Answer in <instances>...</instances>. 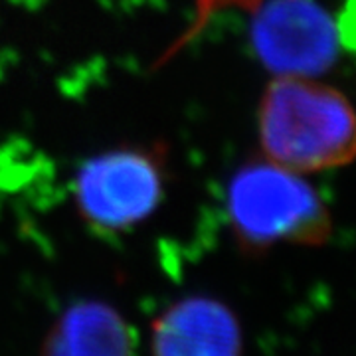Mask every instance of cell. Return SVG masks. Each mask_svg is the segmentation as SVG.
<instances>
[{
  "instance_id": "6da1fadb",
  "label": "cell",
  "mask_w": 356,
  "mask_h": 356,
  "mask_svg": "<svg viewBox=\"0 0 356 356\" xmlns=\"http://www.w3.org/2000/svg\"><path fill=\"white\" fill-rule=\"evenodd\" d=\"M266 159L295 172H323L356 161V107L341 89L307 76H275L257 105Z\"/></svg>"
},
{
  "instance_id": "3957f363",
  "label": "cell",
  "mask_w": 356,
  "mask_h": 356,
  "mask_svg": "<svg viewBox=\"0 0 356 356\" xmlns=\"http://www.w3.org/2000/svg\"><path fill=\"white\" fill-rule=\"evenodd\" d=\"M168 182L165 143H127L86 159L72 194L83 224L102 234H121L153 216L165 202Z\"/></svg>"
},
{
  "instance_id": "8992f818",
  "label": "cell",
  "mask_w": 356,
  "mask_h": 356,
  "mask_svg": "<svg viewBox=\"0 0 356 356\" xmlns=\"http://www.w3.org/2000/svg\"><path fill=\"white\" fill-rule=\"evenodd\" d=\"M48 356H129L127 325L99 301L77 303L54 329Z\"/></svg>"
},
{
  "instance_id": "7a4b0ae2",
  "label": "cell",
  "mask_w": 356,
  "mask_h": 356,
  "mask_svg": "<svg viewBox=\"0 0 356 356\" xmlns=\"http://www.w3.org/2000/svg\"><path fill=\"white\" fill-rule=\"evenodd\" d=\"M226 216L245 254L280 243L323 245L332 218L317 188L291 168L269 159H250L236 168L226 188Z\"/></svg>"
},
{
  "instance_id": "52a82bcc",
  "label": "cell",
  "mask_w": 356,
  "mask_h": 356,
  "mask_svg": "<svg viewBox=\"0 0 356 356\" xmlns=\"http://www.w3.org/2000/svg\"><path fill=\"white\" fill-rule=\"evenodd\" d=\"M261 0H194V18H192L191 26L180 34V38L175 40V44H170L166 51L159 58L156 67L165 65L168 60H172L175 56H178L180 51L184 50L191 42L198 38L202 34V30L206 24L210 22V18L218 13V10H224V8H243L248 13H252L255 6L259 4Z\"/></svg>"
},
{
  "instance_id": "5b68a950",
  "label": "cell",
  "mask_w": 356,
  "mask_h": 356,
  "mask_svg": "<svg viewBox=\"0 0 356 356\" xmlns=\"http://www.w3.org/2000/svg\"><path fill=\"white\" fill-rule=\"evenodd\" d=\"M154 348L156 356H238L240 329L228 307L192 297L154 323Z\"/></svg>"
},
{
  "instance_id": "277c9868",
  "label": "cell",
  "mask_w": 356,
  "mask_h": 356,
  "mask_svg": "<svg viewBox=\"0 0 356 356\" xmlns=\"http://www.w3.org/2000/svg\"><path fill=\"white\" fill-rule=\"evenodd\" d=\"M250 40L273 76H321L346 46L341 18L318 0H261L252 10Z\"/></svg>"
}]
</instances>
